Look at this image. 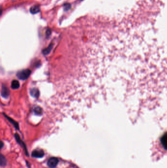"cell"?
Wrapping results in <instances>:
<instances>
[{"mask_svg": "<svg viewBox=\"0 0 167 168\" xmlns=\"http://www.w3.org/2000/svg\"><path fill=\"white\" fill-rule=\"evenodd\" d=\"M30 74V71L29 70H24L19 72L17 73V77L19 79L24 80L27 78Z\"/></svg>", "mask_w": 167, "mask_h": 168, "instance_id": "1", "label": "cell"}, {"mask_svg": "<svg viewBox=\"0 0 167 168\" xmlns=\"http://www.w3.org/2000/svg\"><path fill=\"white\" fill-rule=\"evenodd\" d=\"M58 162H59V160L58 158L53 157L50 158L48 160L47 165L50 168H54L57 166Z\"/></svg>", "mask_w": 167, "mask_h": 168, "instance_id": "2", "label": "cell"}, {"mask_svg": "<svg viewBox=\"0 0 167 168\" xmlns=\"http://www.w3.org/2000/svg\"><path fill=\"white\" fill-rule=\"evenodd\" d=\"M44 155V151L41 149H36L31 153V156L34 158H42Z\"/></svg>", "mask_w": 167, "mask_h": 168, "instance_id": "3", "label": "cell"}, {"mask_svg": "<svg viewBox=\"0 0 167 168\" xmlns=\"http://www.w3.org/2000/svg\"><path fill=\"white\" fill-rule=\"evenodd\" d=\"M15 139L17 140V141L18 142V143L23 148V149H24V151L25 152V153L26 154V156H28V152L27 151V149L26 148V145L24 144V143L21 140V139H20V137L19 136V135L17 134H15Z\"/></svg>", "mask_w": 167, "mask_h": 168, "instance_id": "4", "label": "cell"}, {"mask_svg": "<svg viewBox=\"0 0 167 168\" xmlns=\"http://www.w3.org/2000/svg\"><path fill=\"white\" fill-rule=\"evenodd\" d=\"M40 11V7L38 5H35L31 6L30 8V12L33 14H36Z\"/></svg>", "mask_w": 167, "mask_h": 168, "instance_id": "5", "label": "cell"}, {"mask_svg": "<svg viewBox=\"0 0 167 168\" xmlns=\"http://www.w3.org/2000/svg\"><path fill=\"white\" fill-rule=\"evenodd\" d=\"M161 140L163 147L166 149H167V133L162 137Z\"/></svg>", "mask_w": 167, "mask_h": 168, "instance_id": "6", "label": "cell"}, {"mask_svg": "<svg viewBox=\"0 0 167 168\" xmlns=\"http://www.w3.org/2000/svg\"><path fill=\"white\" fill-rule=\"evenodd\" d=\"M7 163V161L5 157L2 155V154H0V165L1 167H4L6 166Z\"/></svg>", "mask_w": 167, "mask_h": 168, "instance_id": "7", "label": "cell"}, {"mask_svg": "<svg viewBox=\"0 0 167 168\" xmlns=\"http://www.w3.org/2000/svg\"><path fill=\"white\" fill-rule=\"evenodd\" d=\"M11 87L13 89L18 88L19 87V83L18 81L14 80L12 81L11 84Z\"/></svg>", "mask_w": 167, "mask_h": 168, "instance_id": "8", "label": "cell"}, {"mask_svg": "<svg viewBox=\"0 0 167 168\" xmlns=\"http://www.w3.org/2000/svg\"><path fill=\"white\" fill-rule=\"evenodd\" d=\"M1 94L3 96L6 97L8 96V90L6 87H2Z\"/></svg>", "mask_w": 167, "mask_h": 168, "instance_id": "9", "label": "cell"}, {"mask_svg": "<svg viewBox=\"0 0 167 168\" xmlns=\"http://www.w3.org/2000/svg\"><path fill=\"white\" fill-rule=\"evenodd\" d=\"M71 4H70L69 3H66L63 5L64 10L65 11H67L69 10L71 8Z\"/></svg>", "mask_w": 167, "mask_h": 168, "instance_id": "10", "label": "cell"}, {"mask_svg": "<svg viewBox=\"0 0 167 168\" xmlns=\"http://www.w3.org/2000/svg\"><path fill=\"white\" fill-rule=\"evenodd\" d=\"M50 30L48 29L47 30V32H46V34H47V35H48H48H49V34H50Z\"/></svg>", "mask_w": 167, "mask_h": 168, "instance_id": "11", "label": "cell"}, {"mask_svg": "<svg viewBox=\"0 0 167 168\" xmlns=\"http://www.w3.org/2000/svg\"><path fill=\"white\" fill-rule=\"evenodd\" d=\"M0 145H1V146H0V148H2V147H3V142H2V141H1V144H0Z\"/></svg>", "mask_w": 167, "mask_h": 168, "instance_id": "12", "label": "cell"}, {"mask_svg": "<svg viewBox=\"0 0 167 168\" xmlns=\"http://www.w3.org/2000/svg\"></svg>", "mask_w": 167, "mask_h": 168, "instance_id": "13", "label": "cell"}]
</instances>
